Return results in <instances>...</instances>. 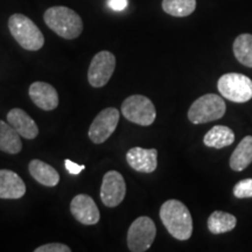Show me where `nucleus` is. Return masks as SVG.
Wrapping results in <instances>:
<instances>
[{
    "mask_svg": "<svg viewBox=\"0 0 252 252\" xmlns=\"http://www.w3.org/2000/svg\"><path fill=\"white\" fill-rule=\"evenodd\" d=\"M116 69V56L108 50L97 53L91 60L88 81L94 88H102L108 83Z\"/></svg>",
    "mask_w": 252,
    "mask_h": 252,
    "instance_id": "6e6552de",
    "label": "nucleus"
},
{
    "mask_svg": "<svg viewBox=\"0 0 252 252\" xmlns=\"http://www.w3.org/2000/svg\"><path fill=\"white\" fill-rule=\"evenodd\" d=\"M235 197L251 198L252 197V179H243L238 181L232 189Z\"/></svg>",
    "mask_w": 252,
    "mask_h": 252,
    "instance_id": "5701e85b",
    "label": "nucleus"
},
{
    "mask_svg": "<svg viewBox=\"0 0 252 252\" xmlns=\"http://www.w3.org/2000/svg\"><path fill=\"white\" fill-rule=\"evenodd\" d=\"M64 166H65V169L70 173V174H80V173L83 171L84 168H86V166L84 165H78V163H75L72 162L71 160H64Z\"/></svg>",
    "mask_w": 252,
    "mask_h": 252,
    "instance_id": "393cba45",
    "label": "nucleus"
},
{
    "mask_svg": "<svg viewBox=\"0 0 252 252\" xmlns=\"http://www.w3.org/2000/svg\"><path fill=\"white\" fill-rule=\"evenodd\" d=\"M160 220L167 231L179 241H187L193 235V219L181 201L168 200L160 208Z\"/></svg>",
    "mask_w": 252,
    "mask_h": 252,
    "instance_id": "f257e3e1",
    "label": "nucleus"
},
{
    "mask_svg": "<svg viewBox=\"0 0 252 252\" xmlns=\"http://www.w3.org/2000/svg\"><path fill=\"white\" fill-rule=\"evenodd\" d=\"M43 20L50 30L63 39H76L83 31V21L80 15L65 6L48 8L43 14Z\"/></svg>",
    "mask_w": 252,
    "mask_h": 252,
    "instance_id": "f03ea898",
    "label": "nucleus"
},
{
    "mask_svg": "<svg viewBox=\"0 0 252 252\" xmlns=\"http://www.w3.org/2000/svg\"><path fill=\"white\" fill-rule=\"evenodd\" d=\"M119 123V111L116 108H106L100 111L89 128V138L94 144H103L111 137Z\"/></svg>",
    "mask_w": 252,
    "mask_h": 252,
    "instance_id": "1a4fd4ad",
    "label": "nucleus"
},
{
    "mask_svg": "<svg viewBox=\"0 0 252 252\" xmlns=\"http://www.w3.org/2000/svg\"><path fill=\"white\" fill-rule=\"evenodd\" d=\"M71 215L84 225H94L99 222L100 214L97 204L87 194H78L71 200Z\"/></svg>",
    "mask_w": 252,
    "mask_h": 252,
    "instance_id": "9b49d317",
    "label": "nucleus"
},
{
    "mask_svg": "<svg viewBox=\"0 0 252 252\" xmlns=\"http://www.w3.org/2000/svg\"><path fill=\"white\" fill-rule=\"evenodd\" d=\"M217 89L223 98L245 103L252 98V80L238 72H228L220 77Z\"/></svg>",
    "mask_w": 252,
    "mask_h": 252,
    "instance_id": "39448f33",
    "label": "nucleus"
},
{
    "mask_svg": "<svg viewBox=\"0 0 252 252\" xmlns=\"http://www.w3.org/2000/svg\"><path fill=\"white\" fill-rule=\"evenodd\" d=\"M126 184L124 178L117 171H109L103 176L100 187V200L104 206L115 208L124 201Z\"/></svg>",
    "mask_w": 252,
    "mask_h": 252,
    "instance_id": "9d476101",
    "label": "nucleus"
},
{
    "mask_svg": "<svg viewBox=\"0 0 252 252\" xmlns=\"http://www.w3.org/2000/svg\"><path fill=\"white\" fill-rule=\"evenodd\" d=\"M26 194V185L17 173L0 169V198L17 200Z\"/></svg>",
    "mask_w": 252,
    "mask_h": 252,
    "instance_id": "4468645a",
    "label": "nucleus"
},
{
    "mask_svg": "<svg viewBox=\"0 0 252 252\" xmlns=\"http://www.w3.org/2000/svg\"><path fill=\"white\" fill-rule=\"evenodd\" d=\"M71 249L62 243H49L35 249V252H70Z\"/></svg>",
    "mask_w": 252,
    "mask_h": 252,
    "instance_id": "b1692460",
    "label": "nucleus"
},
{
    "mask_svg": "<svg viewBox=\"0 0 252 252\" xmlns=\"http://www.w3.org/2000/svg\"><path fill=\"white\" fill-rule=\"evenodd\" d=\"M157 236L153 220L147 216L138 217L132 222L127 231V247L132 252H144L152 247Z\"/></svg>",
    "mask_w": 252,
    "mask_h": 252,
    "instance_id": "0eeeda50",
    "label": "nucleus"
},
{
    "mask_svg": "<svg viewBox=\"0 0 252 252\" xmlns=\"http://www.w3.org/2000/svg\"><path fill=\"white\" fill-rule=\"evenodd\" d=\"M20 137L13 126L0 121V151L8 154H18L23 150Z\"/></svg>",
    "mask_w": 252,
    "mask_h": 252,
    "instance_id": "6ab92c4d",
    "label": "nucleus"
},
{
    "mask_svg": "<svg viewBox=\"0 0 252 252\" xmlns=\"http://www.w3.org/2000/svg\"><path fill=\"white\" fill-rule=\"evenodd\" d=\"M31 99L37 108L50 111L58 108L59 105V94L56 89L46 82H34L30 87Z\"/></svg>",
    "mask_w": 252,
    "mask_h": 252,
    "instance_id": "ddd939ff",
    "label": "nucleus"
},
{
    "mask_svg": "<svg viewBox=\"0 0 252 252\" xmlns=\"http://www.w3.org/2000/svg\"><path fill=\"white\" fill-rule=\"evenodd\" d=\"M8 28L12 36L24 49L36 52L45 45L42 32L26 15L15 13L8 19Z\"/></svg>",
    "mask_w": 252,
    "mask_h": 252,
    "instance_id": "7ed1b4c3",
    "label": "nucleus"
},
{
    "mask_svg": "<svg viewBox=\"0 0 252 252\" xmlns=\"http://www.w3.org/2000/svg\"><path fill=\"white\" fill-rule=\"evenodd\" d=\"M235 58L248 68H252V34H241L236 37L234 46Z\"/></svg>",
    "mask_w": 252,
    "mask_h": 252,
    "instance_id": "412c9836",
    "label": "nucleus"
},
{
    "mask_svg": "<svg viewBox=\"0 0 252 252\" xmlns=\"http://www.w3.org/2000/svg\"><path fill=\"white\" fill-rule=\"evenodd\" d=\"M226 111L224 98L215 94L201 96L191 104L188 111V119L193 124H206L222 118Z\"/></svg>",
    "mask_w": 252,
    "mask_h": 252,
    "instance_id": "20e7f679",
    "label": "nucleus"
},
{
    "mask_svg": "<svg viewBox=\"0 0 252 252\" xmlns=\"http://www.w3.org/2000/svg\"><path fill=\"white\" fill-rule=\"evenodd\" d=\"M208 229L214 235L225 234V232L232 231L237 224V219L232 214L216 210L208 219Z\"/></svg>",
    "mask_w": 252,
    "mask_h": 252,
    "instance_id": "aec40b11",
    "label": "nucleus"
},
{
    "mask_svg": "<svg viewBox=\"0 0 252 252\" xmlns=\"http://www.w3.org/2000/svg\"><path fill=\"white\" fill-rule=\"evenodd\" d=\"M123 116L140 126L152 125L157 117V110L152 100L141 94L127 97L122 104Z\"/></svg>",
    "mask_w": 252,
    "mask_h": 252,
    "instance_id": "423d86ee",
    "label": "nucleus"
},
{
    "mask_svg": "<svg viewBox=\"0 0 252 252\" xmlns=\"http://www.w3.org/2000/svg\"><path fill=\"white\" fill-rule=\"evenodd\" d=\"M7 122L25 139H34L39 134L36 123L24 110L14 108L7 113Z\"/></svg>",
    "mask_w": 252,
    "mask_h": 252,
    "instance_id": "2eb2a0df",
    "label": "nucleus"
},
{
    "mask_svg": "<svg viewBox=\"0 0 252 252\" xmlns=\"http://www.w3.org/2000/svg\"><path fill=\"white\" fill-rule=\"evenodd\" d=\"M31 175L33 176L39 184L46 186V187H55L60 182V174L53 166L41 161V160L34 159L28 165Z\"/></svg>",
    "mask_w": 252,
    "mask_h": 252,
    "instance_id": "dca6fc26",
    "label": "nucleus"
},
{
    "mask_svg": "<svg viewBox=\"0 0 252 252\" xmlns=\"http://www.w3.org/2000/svg\"><path fill=\"white\" fill-rule=\"evenodd\" d=\"M196 8V0H162V9L176 18L190 15Z\"/></svg>",
    "mask_w": 252,
    "mask_h": 252,
    "instance_id": "4be33fe9",
    "label": "nucleus"
},
{
    "mask_svg": "<svg viewBox=\"0 0 252 252\" xmlns=\"http://www.w3.org/2000/svg\"><path fill=\"white\" fill-rule=\"evenodd\" d=\"M126 161L131 168L139 173H153L158 167V151L156 149L132 147L126 153Z\"/></svg>",
    "mask_w": 252,
    "mask_h": 252,
    "instance_id": "f8f14e48",
    "label": "nucleus"
},
{
    "mask_svg": "<svg viewBox=\"0 0 252 252\" xmlns=\"http://www.w3.org/2000/svg\"><path fill=\"white\" fill-rule=\"evenodd\" d=\"M127 0H109L108 1L109 7L116 12L124 11V9L127 7Z\"/></svg>",
    "mask_w": 252,
    "mask_h": 252,
    "instance_id": "a878e982",
    "label": "nucleus"
},
{
    "mask_svg": "<svg viewBox=\"0 0 252 252\" xmlns=\"http://www.w3.org/2000/svg\"><path fill=\"white\" fill-rule=\"evenodd\" d=\"M235 141V133L231 128L224 125H216L210 128L203 137V144L214 149H223L230 146Z\"/></svg>",
    "mask_w": 252,
    "mask_h": 252,
    "instance_id": "a211bd4d",
    "label": "nucleus"
},
{
    "mask_svg": "<svg viewBox=\"0 0 252 252\" xmlns=\"http://www.w3.org/2000/svg\"><path fill=\"white\" fill-rule=\"evenodd\" d=\"M252 162V135H247L237 145L230 157V168L235 172L244 171Z\"/></svg>",
    "mask_w": 252,
    "mask_h": 252,
    "instance_id": "f3484780",
    "label": "nucleus"
}]
</instances>
